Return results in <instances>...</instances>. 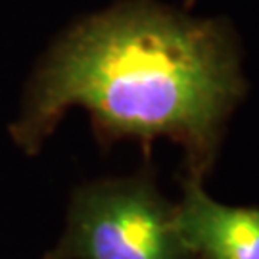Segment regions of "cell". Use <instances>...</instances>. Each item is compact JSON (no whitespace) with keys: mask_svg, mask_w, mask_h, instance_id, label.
<instances>
[{"mask_svg":"<svg viewBox=\"0 0 259 259\" xmlns=\"http://www.w3.org/2000/svg\"><path fill=\"white\" fill-rule=\"evenodd\" d=\"M175 217L196 259H259V209L215 202L200 179L186 177Z\"/></svg>","mask_w":259,"mask_h":259,"instance_id":"cell-3","label":"cell"},{"mask_svg":"<svg viewBox=\"0 0 259 259\" xmlns=\"http://www.w3.org/2000/svg\"><path fill=\"white\" fill-rule=\"evenodd\" d=\"M244 89L232 38L219 23L123 6L83 23L56 48L31 84L14 139L35 152L65 111L83 106L106 142H177L188 177L202 181Z\"/></svg>","mask_w":259,"mask_h":259,"instance_id":"cell-1","label":"cell"},{"mask_svg":"<svg viewBox=\"0 0 259 259\" xmlns=\"http://www.w3.org/2000/svg\"><path fill=\"white\" fill-rule=\"evenodd\" d=\"M47 259H196L150 177L102 181L81 188L67 231Z\"/></svg>","mask_w":259,"mask_h":259,"instance_id":"cell-2","label":"cell"}]
</instances>
